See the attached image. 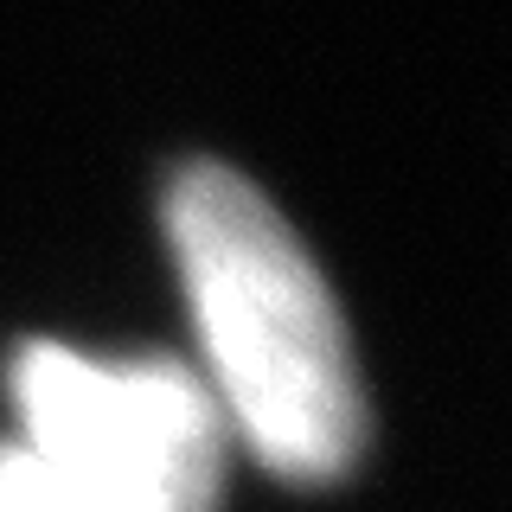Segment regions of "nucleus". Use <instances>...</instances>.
I'll list each match as a JSON object with an SVG mask.
<instances>
[{"label": "nucleus", "instance_id": "f257e3e1", "mask_svg": "<svg viewBox=\"0 0 512 512\" xmlns=\"http://www.w3.org/2000/svg\"><path fill=\"white\" fill-rule=\"evenodd\" d=\"M180 263L218 416H231L288 480H333L365 442V397L327 282L282 212L244 173L199 160L167 192Z\"/></svg>", "mask_w": 512, "mask_h": 512}, {"label": "nucleus", "instance_id": "f03ea898", "mask_svg": "<svg viewBox=\"0 0 512 512\" xmlns=\"http://www.w3.org/2000/svg\"><path fill=\"white\" fill-rule=\"evenodd\" d=\"M20 442H0V512H218L224 416L173 359H13Z\"/></svg>", "mask_w": 512, "mask_h": 512}]
</instances>
